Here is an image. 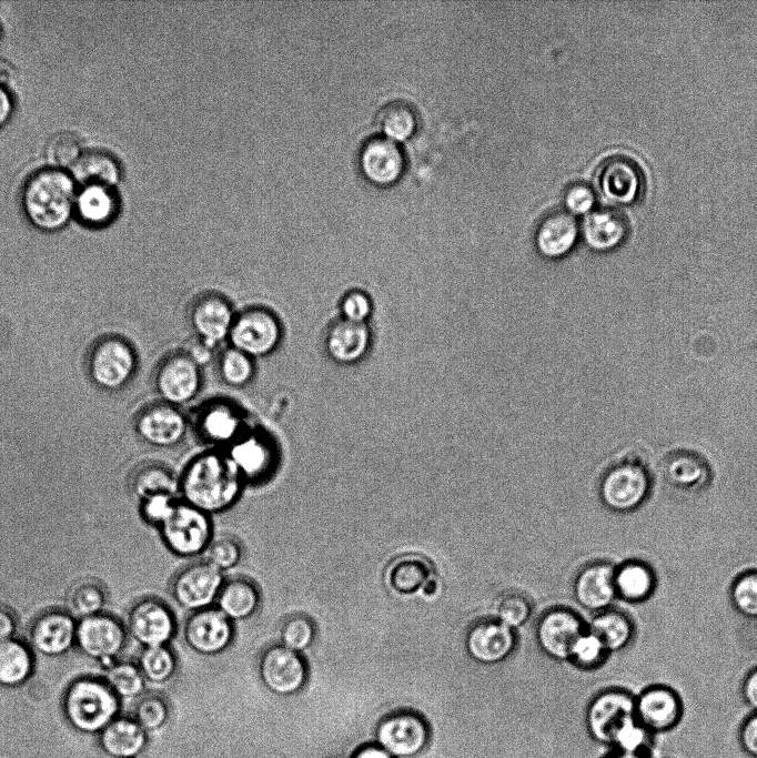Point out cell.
Wrapping results in <instances>:
<instances>
[{
    "mask_svg": "<svg viewBox=\"0 0 757 758\" xmlns=\"http://www.w3.org/2000/svg\"><path fill=\"white\" fill-rule=\"evenodd\" d=\"M242 479L228 455L205 453L186 466L178 485L184 503L212 514L235 503Z\"/></svg>",
    "mask_w": 757,
    "mask_h": 758,
    "instance_id": "cell-1",
    "label": "cell"
},
{
    "mask_svg": "<svg viewBox=\"0 0 757 758\" xmlns=\"http://www.w3.org/2000/svg\"><path fill=\"white\" fill-rule=\"evenodd\" d=\"M75 182L61 169H43L26 183L22 204L28 220L39 230L53 232L69 221L75 203Z\"/></svg>",
    "mask_w": 757,
    "mask_h": 758,
    "instance_id": "cell-2",
    "label": "cell"
},
{
    "mask_svg": "<svg viewBox=\"0 0 757 758\" xmlns=\"http://www.w3.org/2000/svg\"><path fill=\"white\" fill-rule=\"evenodd\" d=\"M85 367L94 385L107 392H118L134 377L138 354L128 338L107 334L97 338L89 347Z\"/></svg>",
    "mask_w": 757,
    "mask_h": 758,
    "instance_id": "cell-3",
    "label": "cell"
},
{
    "mask_svg": "<svg viewBox=\"0 0 757 758\" xmlns=\"http://www.w3.org/2000/svg\"><path fill=\"white\" fill-rule=\"evenodd\" d=\"M118 696L105 681L80 678L72 683L64 697L70 722L82 731L104 729L118 711Z\"/></svg>",
    "mask_w": 757,
    "mask_h": 758,
    "instance_id": "cell-4",
    "label": "cell"
},
{
    "mask_svg": "<svg viewBox=\"0 0 757 758\" xmlns=\"http://www.w3.org/2000/svg\"><path fill=\"white\" fill-rule=\"evenodd\" d=\"M431 729L426 718L415 710H397L376 726V745L394 758H415L430 745Z\"/></svg>",
    "mask_w": 757,
    "mask_h": 758,
    "instance_id": "cell-5",
    "label": "cell"
},
{
    "mask_svg": "<svg viewBox=\"0 0 757 758\" xmlns=\"http://www.w3.org/2000/svg\"><path fill=\"white\" fill-rule=\"evenodd\" d=\"M159 528L168 548L183 557L202 553L212 535L208 514L186 503H175Z\"/></svg>",
    "mask_w": 757,
    "mask_h": 758,
    "instance_id": "cell-6",
    "label": "cell"
},
{
    "mask_svg": "<svg viewBox=\"0 0 757 758\" xmlns=\"http://www.w3.org/2000/svg\"><path fill=\"white\" fill-rule=\"evenodd\" d=\"M281 336V324L276 316L265 309L252 307L235 316L229 340L231 347L253 358L272 353Z\"/></svg>",
    "mask_w": 757,
    "mask_h": 758,
    "instance_id": "cell-7",
    "label": "cell"
},
{
    "mask_svg": "<svg viewBox=\"0 0 757 758\" xmlns=\"http://www.w3.org/2000/svg\"><path fill=\"white\" fill-rule=\"evenodd\" d=\"M650 486L647 471L637 462L625 461L610 467L603 476L599 494L604 504L617 512L639 506Z\"/></svg>",
    "mask_w": 757,
    "mask_h": 758,
    "instance_id": "cell-8",
    "label": "cell"
},
{
    "mask_svg": "<svg viewBox=\"0 0 757 758\" xmlns=\"http://www.w3.org/2000/svg\"><path fill=\"white\" fill-rule=\"evenodd\" d=\"M127 634L117 617L102 613L78 621L75 646L90 659L112 664L125 647Z\"/></svg>",
    "mask_w": 757,
    "mask_h": 758,
    "instance_id": "cell-9",
    "label": "cell"
},
{
    "mask_svg": "<svg viewBox=\"0 0 757 758\" xmlns=\"http://www.w3.org/2000/svg\"><path fill=\"white\" fill-rule=\"evenodd\" d=\"M258 669L263 685L279 696L296 694L307 679V667L303 658L281 644L270 646L263 651Z\"/></svg>",
    "mask_w": 757,
    "mask_h": 758,
    "instance_id": "cell-10",
    "label": "cell"
},
{
    "mask_svg": "<svg viewBox=\"0 0 757 758\" xmlns=\"http://www.w3.org/2000/svg\"><path fill=\"white\" fill-rule=\"evenodd\" d=\"M78 621L67 610L50 609L32 621L28 640L32 651L49 658L65 655L75 646Z\"/></svg>",
    "mask_w": 757,
    "mask_h": 758,
    "instance_id": "cell-11",
    "label": "cell"
},
{
    "mask_svg": "<svg viewBox=\"0 0 757 758\" xmlns=\"http://www.w3.org/2000/svg\"><path fill=\"white\" fill-rule=\"evenodd\" d=\"M125 628L143 648L164 646L175 633V619L171 609L161 600L143 598L130 608Z\"/></svg>",
    "mask_w": 757,
    "mask_h": 758,
    "instance_id": "cell-12",
    "label": "cell"
},
{
    "mask_svg": "<svg viewBox=\"0 0 757 758\" xmlns=\"http://www.w3.org/2000/svg\"><path fill=\"white\" fill-rule=\"evenodd\" d=\"M223 584L222 572L211 563H193L174 578L172 596L181 607L196 612L216 600Z\"/></svg>",
    "mask_w": 757,
    "mask_h": 758,
    "instance_id": "cell-13",
    "label": "cell"
},
{
    "mask_svg": "<svg viewBox=\"0 0 757 758\" xmlns=\"http://www.w3.org/2000/svg\"><path fill=\"white\" fill-rule=\"evenodd\" d=\"M635 715V698L622 689L597 694L585 710V726L593 740L610 746L614 730L626 718Z\"/></svg>",
    "mask_w": 757,
    "mask_h": 758,
    "instance_id": "cell-14",
    "label": "cell"
},
{
    "mask_svg": "<svg viewBox=\"0 0 757 758\" xmlns=\"http://www.w3.org/2000/svg\"><path fill=\"white\" fill-rule=\"evenodd\" d=\"M154 382L162 402L174 406L184 404L201 387L200 365L186 353L168 355L159 364Z\"/></svg>",
    "mask_w": 757,
    "mask_h": 758,
    "instance_id": "cell-15",
    "label": "cell"
},
{
    "mask_svg": "<svg viewBox=\"0 0 757 758\" xmlns=\"http://www.w3.org/2000/svg\"><path fill=\"white\" fill-rule=\"evenodd\" d=\"M184 639L195 653L218 655L232 643V621L218 608L208 607L194 612L185 621Z\"/></svg>",
    "mask_w": 757,
    "mask_h": 758,
    "instance_id": "cell-16",
    "label": "cell"
},
{
    "mask_svg": "<svg viewBox=\"0 0 757 758\" xmlns=\"http://www.w3.org/2000/svg\"><path fill=\"white\" fill-rule=\"evenodd\" d=\"M138 436L154 447L178 445L186 432V421L176 406L158 402L143 407L135 416Z\"/></svg>",
    "mask_w": 757,
    "mask_h": 758,
    "instance_id": "cell-17",
    "label": "cell"
},
{
    "mask_svg": "<svg viewBox=\"0 0 757 758\" xmlns=\"http://www.w3.org/2000/svg\"><path fill=\"white\" fill-rule=\"evenodd\" d=\"M581 617L566 607L545 612L536 625V640L543 651L556 660H566L572 646L584 631Z\"/></svg>",
    "mask_w": 757,
    "mask_h": 758,
    "instance_id": "cell-18",
    "label": "cell"
},
{
    "mask_svg": "<svg viewBox=\"0 0 757 758\" xmlns=\"http://www.w3.org/2000/svg\"><path fill=\"white\" fill-rule=\"evenodd\" d=\"M515 645L514 630L497 619H482L473 624L465 637L468 655L484 665L503 661L514 651Z\"/></svg>",
    "mask_w": 757,
    "mask_h": 758,
    "instance_id": "cell-19",
    "label": "cell"
},
{
    "mask_svg": "<svg viewBox=\"0 0 757 758\" xmlns=\"http://www.w3.org/2000/svg\"><path fill=\"white\" fill-rule=\"evenodd\" d=\"M359 163L364 175L376 184H390L402 174L405 158L397 142L386 135H371L361 145Z\"/></svg>",
    "mask_w": 757,
    "mask_h": 758,
    "instance_id": "cell-20",
    "label": "cell"
},
{
    "mask_svg": "<svg viewBox=\"0 0 757 758\" xmlns=\"http://www.w3.org/2000/svg\"><path fill=\"white\" fill-rule=\"evenodd\" d=\"M635 716L652 734L666 732L680 721L683 705L673 689L653 686L635 698Z\"/></svg>",
    "mask_w": 757,
    "mask_h": 758,
    "instance_id": "cell-21",
    "label": "cell"
},
{
    "mask_svg": "<svg viewBox=\"0 0 757 758\" xmlns=\"http://www.w3.org/2000/svg\"><path fill=\"white\" fill-rule=\"evenodd\" d=\"M234 319L230 303L216 294L199 297L190 312L193 331L211 348L229 337Z\"/></svg>",
    "mask_w": 757,
    "mask_h": 758,
    "instance_id": "cell-22",
    "label": "cell"
},
{
    "mask_svg": "<svg viewBox=\"0 0 757 758\" xmlns=\"http://www.w3.org/2000/svg\"><path fill=\"white\" fill-rule=\"evenodd\" d=\"M639 166L629 158L614 155L606 159L597 172V186L609 201L619 204L634 202L642 190Z\"/></svg>",
    "mask_w": 757,
    "mask_h": 758,
    "instance_id": "cell-23",
    "label": "cell"
},
{
    "mask_svg": "<svg viewBox=\"0 0 757 758\" xmlns=\"http://www.w3.org/2000/svg\"><path fill=\"white\" fill-rule=\"evenodd\" d=\"M581 236L579 224L569 211L547 214L538 224L534 242L537 252L548 260L568 255Z\"/></svg>",
    "mask_w": 757,
    "mask_h": 758,
    "instance_id": "cell-24",
    "label": "cell"
},
{
    "mask_svg": "<svg viewBox=\"0 0 757 758\" xmlns=\"http://www.w3.org/2000/svg\"><path fill=\"white\" fill-rule=\"evenodd\" d=\"M372 340V331L367 323L341 319L330 326L325 336V350L335 363L353 365L367 355Z\"/></svg>",
    "mask_w": 757,
    "mask_h": 758,
    "instance_id": "cell-25",
    "label": "cell"
},
{
    "mask_svg": "<svg viewBox=\"0 0 757 758\" xmlns=\"http://www.w3.org/2000/svg\"><path fill=\"white\" fill-rule=\"evenodd\" d=\"M581 236L596 252H609L618 247L627 236L626 219L610 208L592 209L579 224Z\"/></svg>",
    "mask_w": 757,
    "mask_h": 758,
    "instance_id": "cell-26",
    "label": "cell"
},
{
    "mask_svg": "<svg viewBox=\"0 0 757 758\" xmlns=\"http://www.w3.org/2000/svg\"><path fill=\"white\" fill-rule=\"evenodd\" d=\"M615 567L608 563H593L579 570L574 583L577 603L592 612H603L616 595Z\"/></svg>",
    "mask_w": 757,
    "mask_h": 758,
    "instance_id": "cell-27",
    "label": "cell"
},
{
    "mask_svg": "<svg viewBox=\"0 0 757 758\" xmlns=\"http://www.w3.org/2000/svg\"><path fill=\"white\" fill-rule=\"evenodd\" d=\"M242 478L259 482L274 467L272 445L261 435H241L230 446L226 454Z\"/></svg>",
    "mask_w": 757,
    "mask_h": 758,
    "instance_id": "cell-28",
    "label": "cell"
},
{
    "mask_svg": "<svg viewBox=\"0 0 757 758\" xmlns=\"http://www.w3.org/2000/svg\"><path fill=\"white\" fill-rule=\"evenodd\" d=\"M242 426L240 413L226 403L211 404L198 417L200 434L213 444L231 445L241 436Z\"/></svg>",
    "mask_w": 757,
    "mask_h": 758,
    "instance_id": "cell-29",
    "label": "cell"
},
{
    "mask_svg": "<svg viewBox=\"0 0 757 758\" xmlns=\"http://www.w3.org/2000/svg\"><path fill=\"white\" fill-rule=\"evenodd\" d=\"M70 171L74 182L81 186L100 185L112 189L120 179L117 160L109 153L97 150L82 152Z\"/></svg>",
    "mask_w": 757,
    "mask_h": 758,
    "instance_id": "cell-30",
    "label": "cell"
},
{
    "mask_svg": "<svg viewBox=\"0 0 757 758\" xmlns=\"http://www.w3.org/2000/svg\"><path fill=\"white\" fill-rule=\"evenodd\" d=\"M216 604L231 621L248 619L260 606V593L250 579L233 578L224 582Z\"/></svg>",
    "mask_w": 757,
    "mask_h": 758,
    "instance_id": "cell-31",
    "label": "cell"
},
{
    "mask_svg": "<svg viewBox=\"0 0 757 758\" xmlns=\"http://www.w3.org/2000/svg\"><path fill=\"white\" fill-rule=\"evenodd\" d=\"M434 577L431 563L415 554L395 559L387 570L388 586L397 594L410 595L422 590Z\"/></svg>",
    "mask_w": 757,
    "mask_h": 758,
    "instance_id": "cell-32",
    "label": "cell"
},
{
    "mask_svg": "<svg viewBox=\"0 0 757 758\" xmlns=\"http://www.w3.org/2000/svg\"><path fill=\"white\" fill-rule=\"evenodd\" d=\"M117 198L111 188L100 185L81 186L75 196L74 210L88 225L100 226L115 215Z\"/></svg>",
    "mask_w": 757,
    "mask_h": 758,
    "instance_id": "cell-33",
    "label": "cell"
},
{
    "mask_svg": "<svg viewBox=\"0 0 757 758\" xmlns=\"http://www.w3.org/2000/svg\"><path fill=\"white\" fill-rule=\"evenodd\" d=\"M34 667L33 651L19 639L0 644V686L16 687L31 676Z\"/></svg>",
    "mask_w": 757,
    "mask_h": 758,
    "instance_id": "cell-34",
    "label": "cell"
},
{
    "mask_svg": "<svg viewBox=\"0 0 757 758\" xmlns=\"http://www.w3.org/2000/svg\"><path fill=\"white\" fill-rule=\"evenodd\" d=\"M101 744L113 757L132 758L143 749L145 732L137 721L120 719L103 729Z\"/></svg>",
    "mask_w": 757,
    "mask_h": 758,
    "instance_id": "cell-35",
    "label": "cell"
},
{
    "mask_svg": "<svg viewBox=\"0 0 757 758\" xmlns=\"http://www.w3.org/2000/svg\"><path fill=\"white\" fill-rule=\"evenodd\" d=\"M107 604V588L94 578L77 580L65 596L67 612L79 620L104 613Z\"/></svg>",
    "mask_w": 757,
    "mask_h": 758,
    "instance_id": "cell-36",
    "label": "cell"
},
{
    "mask_svg": "<svg viewBox=\"0 0 757 758\" xmlns=\"http://www.w3.org/2000/svg\"><path fill=\"white\" fill-rule=\"evenodd\" d=\"M178 487L172 473L159 464L140 465L129 479L130 492L139 502L162 494L174 495Z\"/></svg>",
    "mask_w": 757,
    "mask_h": 758,
    "instance_id": "cell-37",
    "label": "cell"
},
{
    "mask_svg": "<svg viewBox=\"0 0 757 758\" xmlns=\"http://www.w3.org/2000/svg\"><path fill=\"white\" fill-rule=\"evenodd\" d=\"M614 583L617 596L628 602H640L653 593L655 577L645 564L629 562L615 568Z\"/></svg>",
    "mask_w": 757,
    "mask_h": 758,
    "instance_id": "cell-38",
    "label": "cell"
},
{
    "mask_svg": "<svg viewBox=\"0 0 757 758\" xmlns=\"http://www.w3.org/2000/svg\"><path fill=\"white\" fill-rule=\"evenodd\" d=\"M588 630L599 638L608 653L623 649L633 636L629 619L624 614L612 609L597 613Z\"/></svg>",
    "mask_w": 757,
    "mask_h": 758,
    "instance_id": "cell-39",
    "label": "cell"
},
{
    "mask_svg": "<svg viewBox=\"0 0 757 758\" xmlns=\"http://www.w3.org/2000/svg\"><path fill=\"white\" fill-rule=\"evenodd\" d=\"M377 121L384 135L393 140H404L415 130L417 119L413 108L404 101H392L383 105Z\"/></svg>",
    "mask_w": 757,
    "mask_h": 758,
    "instance_id": "cell-40",
    "label": "cell"
},
{
    "mask_svg": "<svg viewBox=\"0 0 757 758\" xmlns=\"http://www.w3.org/2000/svg\"><path fill=\"white\" fill-rule=\"evenodd\" d=\"M137 665L144 679L154 684H162L174 675L176 658L166 645L147 647L140 653Z\"/></svg>",
    "mask_w": 757,
    "mask_h": 758,
    "instance_id": "cell-41",
    "label": "cell"
},
{
    "mask_svg": "<svg viewBox=\"0 0 757 758\" xmlns=\"http://www.w3.org/2000/svg\"><path fill=\"white\" fill-rule=\"evenodd\" d=\"M707 475L705 463L694 454L678 453L666 464V476L670 483L684 488L702 485Z\"/></svg>",
    "mask_w": 757,
    "mask_h": 758,
    "instance_id": "cell-42",
    "label": "cell"
},
{
    "mask_svg": "<svg viewBox=\"0 0 757 758\" xmlns=\"http://www.w3.org/2000/svg\"><path fill=\"white\" fill-rule=\"evenodd\" d=\"M144 677L137 664L114 661L105 673V683L117 696L131 698L140 695L144 688Z\"/></svg>",
    "mask_w": 757,
    "mask_h": 758,
    "instance_id": "cell-43",
    "label": "cell"
},
{
    "mask_svg": "<svg viewBox=\"0 0 757 758\" xmlns=\"http://www.w3.org/2000/svg\"><path fill=\"white\" fill-rule=\"evenodd\" d=\"M650 739L652 732L634 715L623 720L614 730L610 747L620 752L645 754Z\"/></svg>",
    "mask_w": 757,
    "mask_h": 758,
    "instance_id": "cell-44",
    "label": "cell"
},
{
    "mask_svg": "<svg viewBox=\"0 0 757 758\" xmlns=\"http://www.w3.org/2000/svg\"><path fill=\"white\" fill-rule=\"evenodd\" d=\"M219 371L225 384L234 387L244 386L254 375L253 358L230 347L220 357Z\"/></svg>",
    "mask_w": 757,
    "mask_h": 758,
    "instance_id": "cell-45",
    "label": "cell"
},
{
    "mask_svg": "<svg viewBox=\"0 0 757 758\" xmlns=\"http://www.w3.org/2000/svg\"><path fill=\"white\" fill-rule=\"evenodd\" d=\"M82 151L79 139L71 132H59L52 135L44 149L48 163L53 169L71 168Z\"/></svg>",
    "mask_w": 757,
    "mask_h": 758,
    "instance_id": "cell-46",
    "label": "cell"
},
{
    "mask_svg": "<svg viewBox=\"0 0 757 758\" xmlns=\"http://www.w3.org/2000/svg\"><path fill=\"white\" fill-rule=\"evenodd\" d=\"M607 650L591 630H584L572 646L568 660L581 669H594L603 664Z\"/></svg>",
    "mask_w": 757,
    "mask_h": 758,
    "instance_id": "cell-47",
    "label": "cell"
},
{
    "mask_svg": "<svg viewBox=\"0 0 757 758\" xmlns=\"http://www.w3.org/2000/svg\"><path fill=\"white\" fill-rule=\"evenodd\" d=\"M280 637L281 645L300 654L310 648L314 641V624L306 616L293 615L282 624Z\"/></svg>",
    "mask_w": 757,
    "mask_h": 758,
    "instance_id": "cell-48",
    "label": "cell"
},
{
    "mask_svg": "<svg viewBox=\"0 0 757 758\" xmlns=\"http://www.w3.org/2000/svg\"><path fill=\"white\" fill-rule=\"evenodd\" d=\"M532 609L529 599L523 594L506 593L496 605V619L514 630L529 619Z\"/></svg>",
    "mask_w": 757,
    "mask_h": 758,
    "instance_id": "cell-49",
    "label": "cell"
},
{
    "mask_svg": "<svg viewBox=\"0 0 757 758\" xmlns=\"http://www.w3.org/2000/svg\"><path fill=\"white\" fill-rule=\"evenodd\" d=\"M735 607L745 616L757 617V572L743 574L730 590Z\"/></svg>",
    "mask_w": 757,
    "mask_h": 758,
    "instance_id": "cell-50",
    "label": "cell"
},
{
    "mask_svg": "<svg viewBox=\"0 0 757 758\" xmlns=\"http://www.w3.org/2000/svg\"><path fill=\"white\" fill-rule=\"evenodd\" d=\"M168 707L158 696L142 698L135 708L137 722L147 730L160 728L168 718Z\"/></svg>",
    "mask_w": 757,
    "mask_h": 758,
    "instance_id": "cell-51",
    "label": "cell"
},
{
    "mask_svg": "<svg viewBox=\"0 0 757 758\" xmlns=\"http://www.w3.org/2000/svg\"><path fill=\"white\" fill-rule=\"evenodd\" d=\"M373 309L372 299L361 290L347 292L341 301L342 319L355 323H367Z\"/></svg>",
    "mask_w": 757,
    "mask_h": 758,
    "instance_id": "cell-52",
    "label": "cell"
},
{
    "mask_svg": "<svg viewBox=\"0 0 757 758\" xmlns=\"http://www.w3.org/2000/svg\"><path fill=\"white\" fill-rule=\"evenodd\" d=\"M242 557L241 545L231 537H221L212 543L208 553V562L218 569L228 570L236 566Z\"/></svg>",
    "mask_w": 757,
    "mask_h": 758,
    "instance_id": "cell-53",
    "label": "cell"
},
{
    "mask_svg": "<svg viewBox=\"0 0 757 758\" xmlns=\"http://www.w3.org/2000/svg\"><path fill=\"white\" fill-rule=\"evenodd\" d=\"M174 495L162 494L140 502V511L144 521L160 526L169 515L174 504Z\"/></svg>",
    "mask_w": 757,
    "mask_h": 758,
    "instance_id": "cell-54",
    "label": "cell"
},
{
    "mask_svg": "<svg viewBox=\"0 0 757 758\" xmlns=\"http://www.w3.org/2000/svg\"><path fill=\"white\" fill-rule=\"evenodd\" d=\"M594 203L595 193L586 183H574L565 192V204L571 213H587Z\"/></svg>",
    "mask_w": 757,
    "mask_h": 758,
    "instance_id": "cell-55",
    "label": "cell"
},
{
    "mask_svg": "<svg viewBox=\"0 0 757 758\" xmlns=\"http://www.w3.org/2000/svg\"><path fill=\"white\" fill-rule=\"evenodd\" d=\"M739 744L744 751L757 758V712L745 719L738 732Z\"/></svg>",
    "mask_w": 757,
    "mask_h": 758,
    "instance_id": "cell-56",
    "label": "cell"
},
{
    "mask_svg": "<svg viewBox=\"0 0 757 758\" xmlns=\"http://www.w3.org/2000/svg\"><path fill=\"white\" fill-rule=\"evenodd\" d=\"M17 628L18 621L14 613L0 604V644L13 639Z\"/></svg>",
    "mask_w": 757,
    "mask_h": 758,
    "instance_id": "cell-57",
    "label": "cell"
},
{
    "mask_svg": "<svg viewBox=\"0 0 757 758\" xmlns=\"http://www.w3.org/2000/svg\"><path fill=\"white\" fill-rule=\"evenodd\" d=\"M741 690L746 704L757 712V668L745 678Z\"/></svg>",
    "mask_w": 757,
    "mask_h": 758,
    "instance_id": "cell-58",
    "label": "cell"
},
{
    "mask_svg": "<svg viewBox=\"0 0 757 758\" xmlns=\"http://www.w3.org/2000/svg\"><path fill=\"white\" fill-rule=\"evenodd\" d=\"M12 110V99L7 89L0 85V128L9 120Z\"/></svg>",
    "mask_w": 757,
    "mask_h": 758,
    "instance_id": "cell-59",
    "label": "cell"
},
{
    "mask_svg": "<svg viewBox=\"0 0 757 758\" xmlns=\"http://www.w3.org/2000/svg\"><path fill=\"white\" fill-rule=\"evenodd\" d=\"M353 758H394L378 745H367L356 751Z\"/></svg>",
    "mask_w": 757,
    "mask_h": 758,
    "instance_id": "cell-60",
    "label": "cell"
},
{
    "mask_svg": "<svg viewBox=\"0 0 757 758\" xmlns=\"http://www.w3.org/2000/svg\"><path fill=\"white\" fill-rule=\"evenodd\" d=\"M212 348L200 341L198 345L191 347L186 354L198 364L201 365L210 358V351Z\"/></svg>",
    "mask_w": 757,
    "mask_h": 758,
    "instance_id": "cell-61",
    "label": "cell"
},
{
    "mask_svg": "<svg viewBox=\"0 0 757 758\" xmlns=\"http://www.w3.org/2000/svg\"><path fill=\"white\" fill-rule=\"evenodd\" d=\"M16 79V70L12 64L0 58V85L6 88Z\"/></svg>",
    "mask_w": 757,
    "mask_h": 758,
    "instance_id": "cell-62",
    "label": "cell"
},
{
    "mask_svg": "<svg viewBox=\"0 0 757 758\" xmlns=\"http://www.w3.org/2000/svg\"><path fill=\"white\" fill-rule=\"evenodd\" d=\"M604 758H648L646 754H628L614 751L613 754L605 756Z\"/></svg>",
    "mask_w": 757,
    "mask_h": 758,
    "instance_id": "cell-63",
    "label": "cell"
}]
</instances>
